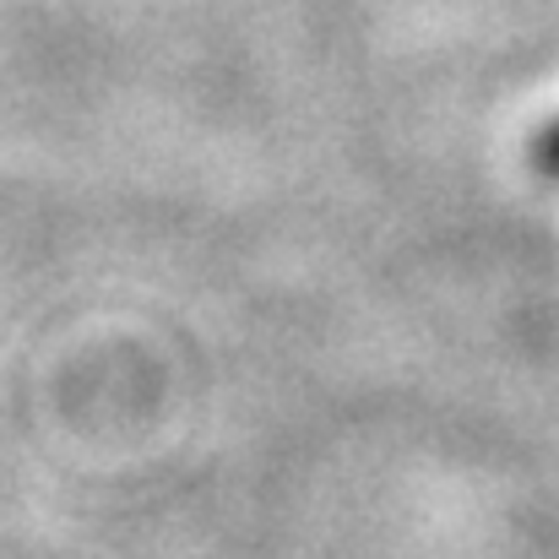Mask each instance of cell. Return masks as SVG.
<instances>
[{"instance_id":"1","label":"cell","mask_w":559,"mask_h":559,"mask_svg":"<svg viewBox=\"0 0 559 559\" xmlns=\"http://www.w3.org/2000/svg\"><path fill=\"white\" fill-rule=\"evenodd\" d=\"M527 158H533V169L544 175V180H555L559 186V115L533 136V147H527Z\"/></svg>"}]
</instances>
